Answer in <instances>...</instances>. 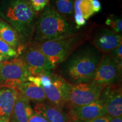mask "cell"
<instances>
[{"label": "cell", "instance_id": "6da1fadb", "mask_svg": "<svg viewBox=\"0 0 122 122\" xmlns=\"http://www.w3.org/2000/svg\"><path fill=\"white\" fill-rule=\"evenodd\" d=\"M102 56L93 46L81 47L59 65L60 75L72 84L91 83Z\"/></svg>", "mask_w": 122, "mask_h": 122}, {"label": "cell", "instance_id": "7a4b0ae2", "mask_svg": "<svg viewBox=\"0 0 122 122\" xmlns=\"http://www.w3.org/2000/svg\"><path fill=\"white\" fill-rule=\"evenodd\" d=\"M0 16L11 25L19 36L24 48L33 38L36 13L27 0H4L0 5Z\"/></svg>", "mask_w": 122, "mask_h": 122}, {"label": "cell", "instance_id": "3957f363", "mask_svg": "<svg viewBox=\"0 0 122 122\" xmlns=\"http://www.w3.org/2000/svg\"><path fill=\"white\" fill-rule=\"evenodd\" d=\"M76 27L54 7L47 5L36 22L32 44H39L75 33Z\"/></svg>", "mask_w": 122, "mask_h": 122}, {"label": "cell", "instance_id": "277c9868", "mask_svg": "<svg viewBox=\"0 0 122 122\" xmlns=\"http://www.w3.org/2000/svg\"><path fill=\"white\" fill-rule=\"evenodd\" d=\"M83 40V35L75 32L33 44L37 46L45 55L54 69L66 60Z\"/></svg>", "mask_w": 122, "mask_h": 122}, {"label": "cell", "instance_id": "5b68a950", "mask_svg": "<svg viewBox=\"0 0 122 122\" xmlns=\"http://www.w3.org/2000/svg\"><path fill=\"white\" fill-rule=\"evenodd\" d=\"M0 85L16 88L28 81L30 76L26 65L19 57L0 63Z\"/></svg>", "mask_w": 122, "mask_h": 122}, {"label": "cell", "instance_id": "8992f818", "mask_svg": "<svg viewBox=\"0 0 122 122\" xmlns=\"http://www.w3.org/2000/svg\"><path fill=\"white\" fill-rule=\"evenodd\" d=\"M122 60H117L103 53L91 83L106 86L120 83Z\"/></svg>", "mask_w": 122, "mask_h": 122}, {"label": "cell", "instance_id": "52a82bcc", "mask_svg": "<svg viewBox=\"0 0 122 122\" xmlns=\"http://www.w3.org/2000/svg\"><path fill=\"white\" fill-rule=\"evenodd\" d=\"M105 86L92 83H79L72 84L68 102L65 107L86 105L98 100L101 93Z\"/></svg>", "mask_w": 122, "mask_h": 122}, {"label": "cell", "instance_id": "ba28073f", "mask_svg": "<svg viewBox=\"0 0 122 122\" xmlns=\"http://www.w3.org/2000/svg\"><path fill=\"white\" fill-rule=\"evenodd\" d=\"M51 84L43 88L47 101L58 109L63 110L68 102L72 84L60 75L51 72Z\"/></svg>", "mask_w": 122, "mask_h": 122}, {"label": "cell", "instance_id": "9c48e42d", "mask_svg": "<svg viewBox=\"0 0 122 122\" xmlns=\"http://www.w3.org/2000/svg\"><path fill=\"white\" fill-rule=\"evenodd\" d=\"M19 56L26 65L30 76H37L54 69L48 58L35 44H30L25 47Z\"/></svg>", "mask_w": 122, "mask_h": 122}, {"label": "cell", "instance_id": "30bf717a", "mask_svg": "<svg viewBox=\"0 0 122 122\" xmlns=\"http://www.w3.org/2000/svg\"><path fill=\"white\" fill-rule=\"evenodd\" d=\"M99 101L104 107L107 116H122V90L120 83L105 86L101 93Z\"/></svg>", "mask_w": 122, "mask_h": 122}, {"label": "cell", "instance_id": "8fae6325", "mask_svg": "<svg viewBox=\"0 0 122 122\" xmlns=\"http://www.w3.org/2000/svg\"><path fill=\"white\" fill-rule=\"evenodd\" d=\"M68 110L67 114L71 122L87 121L106 115L99 100L86 105L68 108Z\"/></svg>", "mask_w": 122, "mask_h": 122}, {"label": "cell", "instance_id": "7c38bea8", "mask_svg": "<svg viewBox=\"0 0 122 122\" xmlns=\"http://www.w3.org/2000/svg\"><path fill=\"white\" fill-rule=\"evenodd\" d=\"M121 34L107 28H102L94 35L92 44L94 48L104 53H109L111 50L122 45Z\"/></svg>", "mask_w": 122, "mask_h": 122}, {"label": "cell", "instance_id": "4fadbf2b", "mask_svg": "<svg viewBox=\"0 0 122 122\" xmlns=\"http://www.w3.org/2000/svg\"><path fill=\"white\" fill-rule=\"evenodd\" d=\"M18 94L16 88L0 85V122L9 121Z\"/></svg>", "mask_w": 122, "mask_h": 122}, {"label": "cell", "instance_id": "5bb4252c", "mask_svg": "<svg viewBox=\"0 0 122 122\" xmlns=\"http://www.w3.org/2000/svg\"><path fill=\"white\" fill-rule=\"evenodd\" d=\"M33 111L35 114L42 116L49 122H71L67 114L48 101L36 103Z\"/></svg>", "mask_w": 122, "mask_h": 122}, {"label": "cell", "instance_id": "9a60e30c", "mask_svg": "<svg viewBox=\"0 0 122 122\" xmlns=\"http://www.w3.org/2000/svg\"><path fill=\"white\" fill-rule=\"evenodd\" d=\"M33 114L30 101L19 92L9 122H28Z\"/></svg>", "mask_w": 122, "mask_h": 122}, {"label": "cell", "instance_id": "2e32d148", "mask_svg": "<svg viewBox=\"0 0 122 122\" xmlns=\"http://www.w3.org/2000/svg\"><path fill=\"white\" fill-rule=\"evenodd\" d=\"M16 89L29 101L37 103L46 100L43 88L36 85L32 82H24L18 86Z\"/></svg>", "mask_w": 122, "mask_h": 122}, {"label": "cell", "instance_id": "e0dca14e", "mask_svg": "<svg viewBox=\"0 0 122 122\" xmlns=\"http://www.w3.org/2000/svg\"><path fill=\"white\" fill-rule=\"evenodd\" d=\"M0 39L9 44L16 52L22 46L16 30L3 20H0Z\"/></svg>", "mask_w": 122, "mask_h": 122}, {"label": "cell", "instance_id": "ac0fdd59", "mask_svg": "<svg viewBox=\"0 0 122 122\" xmlns=\"http://www.w3.org/2000/svg\"><path fill=\"white\" fill-rule=\"evenodd\" d=\"M92 0H75L74 1V14L81 15L86 20L94 14L92 5Z\"/></svg>", "mask_w": 122, "mask_h": 122}, {"label": "cell", "instance_id": "d6986e66", "mask_svg": "<svg viewBox=\"0 0 122 122\" xmlns=\"http://www.w3.org/2000/svg\"><path fill=\"white\" fill-rule=\"evenodd\" d=\"M54 8L64 17H72L74 0H53Z\"/></svg>", "mask_w": 122, "mask_h": 122}, {"label": "cell", "instance_id": "ffe728a7", "mask_svg": "<svg viewBox=\"0 0 122 122\" xmlns=\"http://www.w3.org/2000/svg\"><path fill=\"white\" fill-rule=\"evenodd\" d=\"M105 23L107 25L110 27L112 30L116 33L121 34L122 32V20L121 17L117 15H111L107 18Z\"/></svg>", "mask_w": 122, "mask_h": 122}, {"label": "cell", "instance_id": "44dd1931", "mask_svg": "<svg viewBox=\"0 0 122 122\" xmlns=\"http://www.w3.org/2000/svg\"><path fill=\"white\" fill-rule=\"evenodd\" d=\"M0 54L2 55L7 59L10 58L17 57V52L12 48L9 44L0 39Z\"/></svg>", "mask_w": 122, "mask_h": 122}, {"label": "cell", "instance_id": "7402d4cb", "mask_svg": "<svg viewBox=\"0 0 122 122\" xmlns=\"http://www.w3.org/2000/svg\"><path fill=\"white\" fill-rule=\"evenodd\" d=\"M49 0H30V2L35 11L43 10L47 6Z\"/></svg>", "mask_w": 122, "mask_h": 122}, {"label": "cell", "instance_id": "603a6c76", "mask_svg": "<svg viewBox=\"0 0 122 122\" xmlns=\"http://www.w3.org/2000/svg\"><path fill=\"white\" fill-rule=\"evenodd\" d=\"M108 54L117 60H122V44L111 50Z\"/></svg>", "mask_w": 122, "mask_h": 122}, {"label": "cell", "instance_id": "cb8c5ba5", "mask_svg": "<svg viewBox=\"0 0 122 122\" xmlns=\"http://www.w3.org/2000/svg\"><path fill=\"white\" fill-rule=\"evenodd\" d=\"M74 18L75 23L76 29H79L85 25L86 21L83 16L77 14H74Z\"/></svg>", "mask_w": 122, "mask_h": 122}, {"label": "cell", "instance_id": "d4e9b609", "mask_svg": "<svg viewBox=\"0 0 122 122\" xmlns=\"http://www.w3.org/2000/svg\"><path fill=\"white\" fill-rule=\"evenodd\" d=\"M28 122H49L42 116L34 113L28 120Z\"/></svg>", "mask_w": 122, "mask_h": 122}, {"label": "cell", "instance_id": "484cf974", "mask_svg": "<svg viewBox=\"0 0 122 122\" xmlns=\"http://www.w3.org/2000/svg\"><path fill=\"white\" fill-rule=\"evenodd\" d=\"M92 5L93 10L94 14L98 13L101 10L102 6L101 2L98 0H92Z\"/></svg>", "mask_w": 122, "mask_h": 122}, {"label": "cell", "instance_id": "4316f807", "mask_svg": "<svg viewBox=\"0 0 122 122\" xmlns=\"http://www.w3.org/2000/svg\"><path fill=\"white\" fill-rule=\"evenodd\" d=\"M109 122V117L108 116L105 115L103 117H99L96 118L94 119L87 120V121H82V122Z\"/></svg>", "mask_w": 122, "mask_h": 122}, {"label": "cell", "instance_id": "83f0119b", "mask_svg": "<svg viewBox=\"0 0 122 122\" xmlns=\"http://www.w3.org/2000/svg\"><path fill=\"white\" fill-rule=\"evenodd\" d=\"M109 117V122H122V116L117 117Z\"/></svg>", "mask_w": 122, "mask_h": 122}, {"label": "cell", "instance_id": "f1b7e54d", "mask_svg": "<svg viewBox=\"0 0 122 122\" xmlns=\"http://www.w3.org/2000/svg\"><path fill=\"white\" fill-rule=\"evenodd\" d=\"M6 59H7V58L6 57H4V56H2V55L0 54V63L2 62L3 61H4L5 60H6Z\"/></svg>", "mask_w": 122, "mask_h": 122}, {"label": "cell", "instance_id": "f546056e", "mask_svg": "<svg viewBox=\"0 0 122 122\" xmlns=\"http://www.w3.org/2000/svg\"><path fill=\"white\" fill-rule=\"evenodd\" d=\"M0 122H7V121H1Z\"/></svg>", "mask_w": 122, "mask_h": 122}, {"label": "cell", "instance_id": "4dcf8cb0", "mask_svg": "<svg viewBox=\"0 0 122 122\" xmlns=\"http://www.w3.org/2000/svg\"></svg>", "mask_w": 122, "mask_h": 122}]
</instances>
